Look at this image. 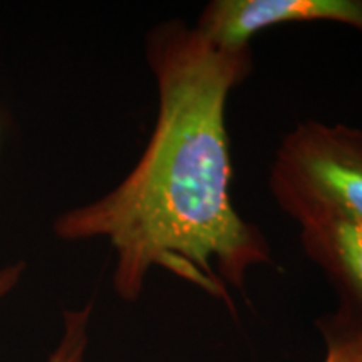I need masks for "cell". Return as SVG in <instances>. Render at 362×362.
<instances>
[{
    "label": "cell",
    "mask_w": 362,
    "mask_h": 362,
    "mask_svg": "<svg viewBox=\"0 0 362 362\" xmlns=\"http://www.w3.org/2000/svg\"><path fill=\"white\" fill-rule=\"evenodd\" d=\"M156 81V123L141 158L115 189L62 214L59 238H106L116 250L115 291L141 296L149 270L170 272L237 314L232 292L272 265L262 230L233 205L226 104L250 76L252 49L211 44L181 19L146 35Z\"/></svg>",
    "instance_id": "obj_1"
},
{
    "label": "cell",
    "mask_w": 362,
    "mask_h": 362,
    "mask_svg": "<svg viewBox=\"0 0 362 362\" xmlns=\"http://www.w3.org/2000/svg\"><path fill=\"white\" fill-rule=\"evenodd\" d=\"M269 188L298 226L327 218L362 221V129L298 123L275 151Z\"/></svg>",
    "instance_id": "obj_2"
},
{
    "label": "cell",
    "mask_w": 362,
    "mask_h": 362,
    "mask_svg": "<svg viewBox=\"0 0 362 362\" xmlns=\"http://www.w3.org/2000/svg\"><path fill=\"white\" fill-rule=\"evenodd\" d=\"M305 22H334L362 34V0H214L194 29L218 47L243 49L269 27Z\"/></svg>",
    "instance_id": "obj_3"
},
{
    "label": "cell",
    "mask_w": 362,
    "mask_h": 362,
    "mask_svg": "<svg viewBox=\"0 0 362 362\" xmlns=\"http://www.w3.org/2000/svg\"><path fill=\"white\" fill-rule=\"evenodd\" d=\"M305 255L324 272L341 305L362 317V221L327 218L300 226Z\"/></svg>",
    "instance_id": "obj_4"
},
{
    "label": "cell",
    "mask_w": 362,
    "mask_h": 362,
    "mask_svg": "<svg viewBox=\"0 0 362 362\" xmlns=\"http://www.w3.org/2000/svg\"><path fill=\"white\" fill-rule=\"evenodd\" d=\"M325 354L322 362H362V317L339 305L317 320Z\"/></svg>",
    "instance_id": "obj_5"
},
{
    "label": "cell",
    "mask_w": 362,
    "mask_h": 362,
    "mask_svg": "<svg viewBox=\"0 0 362 362\" xmlns=\"http://www.w3.org/2000/svg\"><path fill=\"white\" fill-rule=\"evenodd\" d=\"M90 310L93 304H88L79 310L66 312L64 334L47 362H86Z\"/></svg>",
    "instance_id": "obj_6"
},
{
    "label": "cell",
    "mask_w": 362,
    "mask_h": 362,
    "mask_svg": "<svg viewBox=\"0 0 362 362\" xmlns=\"http://www.w3.org/2000/svg\"><path fill=\"white\" fill-rule=\"evenodd\" d=\"M22 269H24V264H16L0 270V298L12 291L13 285L17 284V280L21 277Z\"/></svg>",
    "instance_id": "obj_7"
}]
</instances>
